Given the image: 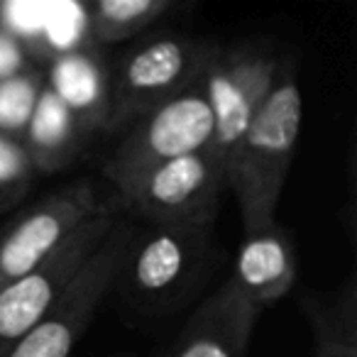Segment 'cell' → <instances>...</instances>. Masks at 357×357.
I'll return each mask as SVG.
<instances>
[{
  "mask_svg": "<svg viewBox=\"0 0 357 357\" xmlns=\"http://www.w3.org/2000/svg\"><path fill=\"white\" fill-rule=\"evenodd\" d=\"M298 277V257L287 228L274 220L264 228L245 233L235 255L230 282L262 311L284 298Z\"/></svg>",
  "mask_w": 357,
  "mask_h": 357,
  "instance_id": "cell-11",
  "label": "cell"
},
{
  "mask_svg": "<svg viewBox=\"0 0 357 357\" xmlns=\"http://www.w3.org/2000/svg\"><path fill=\"white\" fill-rule=\"evenodd\" d=\"M132 230V225L120 218L52 311L22 335L6 357H71L76 342L93 321L96 308L113 289L115 272Z\"/></svg>",
  "mask_w": 357,
  "mask_h": 357,
  "instance_id": "cell-7",
  "label": "cell"
},
{
  "mask_svg": "<svg viewBox=\"0 0 357 357\" xmlns=\"http://www.w3.org/2000/svg\"><path fill=\"white\" fill-rule=\"evenodd\" d=\"M301 306L316 335V357H357V289L352 274L335 301L303 296Z\"/></svg>",
  "mask_w": 357,
  "mask_h": 357,
  "instance_id": "cell-14",
  "label": "cell"
},
{
  "mask_svg": "<svg viewBox=\"0 0 357 357\" xmlns=\"http://www.w3.org/2000/svg\"><path fill=\"white\" fill-rule=\"evenodd\" d=\"M30 61H27V52L22 40H17L10 30L0 25V81L13 79V76L27 74Z\"/></svg>",
  "mask_w": 357,
  "mask_h": 357,
  "instance_id": "cell-18",
  "label": "cell"
},
{
  "mask_svg": "<svg viewBox=\"0 0 357 357\" xmlns=\"http://www.w3.org/2000/svg\"><path fill=\"white\" fill-rule=\"evenodd\" d=\"M47 81L35 71L0 81V132L20 139Z\"/></svg>",
  "mask_w": 357,
  "mask_h": 357,
  "instance_id": "cell-16",
  "label": "cell"
},
{
  "mask_svg": "<svg viewBox=\"0 0 357 357\" xmlns=\"http://www.w3.org/2000/svg\"><path fill=\"white\" fill-rule=\"evenodd\" d=\"M118 220V208L108 204L79 225L42 267L0 289V357H6L10 347L52 311Z\"/></svg>",
  "mask_w": 357,
  "mask_h": 357,
  "instance_id": "cell-6",
  "label": "cell"
},
{
  "mask_svg": "<svg viewBox=\"0 0 357 357\" xmlns=\"http://www.w3.org/2000/svg\"><path fill=\"white\" fill-rule=\"evenodd\" d=\"M56 81L50 84L61 103L69 108L79 128L91 130L105 125L108 113V81L103 79L98 61L89 54L61 56L54 69Z\"/></svg>",
  "mask_w": 357,
  "mask_h": 357,
  "instance_id": "cell-13",
  "label": "cell"
},
{
  "mask_svg": "<svg viewBox=\"0 0 357 357\" xmlns=\"http://www.w3.org/2000/svg\"><path fill=\"white\" fill-rule=\"evenodd\" d=\"M105 206L91 181H74L8 220L0 228V289L42 267L79 225Z\"/></svg>",
  "mask_w": 357,
  "mask_h": 357,
  "instance_id": "cell-9",
  "label": "cell"
},
{
  "mask_svg": "<svg viewBox=\"0 0 357 357\" xmlns=\"http://www.w3.org/2000/svg\"><path fill=\"white\" fill-rule=\"evenodd\" d=\"M213 139V118L199 79L167 103L157 105L130 125L105 164L108 181L142 172L154 164L204 152Z\"/></svg>",
  "mask_w": 357,
  "mask_h": 357,
  "instance_id": "cell-8",
  "label": "cell"
},
{
  "mask_svg": "<svg viewBox=\"0 0 357 357\" xmlns=\"http://www.w3.org/2000/svg\"><path fill=\"white\" fill-rule=\"evenodd\" d=\"M128 213L157 228H213L225 172L208 152L154 164L113 181Z\"/></svg>",
  "mask_w": 357,
  "mask_h": 357,
  "instance_id": "cell-3",
  "label": "cell"
},
{
  "mask_svg": "<svg viewBox=\"0 0 357 357\" xmlns=\"http://www.w3.org/2000/svg\"><path fill=\"white\" fill-rule=\"evenodd\" d=\"M208 47L184 35H159L139 42L118 61L108 81L105 128L118 130L132 125L194 84Z\"/></svg>",
  "mask_w": 357,
  "mask_h": 357,
  "instance_id": "cell-4",
  "label": "cell"
},
{
  "mask_svg": "<svg viewBox=\"0 0 357 357\" xmlns=\"http://www.w3.org/2000/svg\"><path fill=\"white\" fill-rule=\"evenodd\" d=\"M257 318L259 308L228 279L201 303L164 357H245Z\"/></svg>",
  "mask_w": 357,
  "mask_h": 357,
  "instance_id": "cell-10",
  "label": "cell"
},
{
  "mask_svg": "<svg viewBox=\"0 0 357 357\" xmlns=\"http://www.w3.org/2000/svg\"><path fill=\"white\" fill-rule=\"evenodd\" d=\"M35 174L32 159L20 139L0 132V211L15 206L27 194Z\"/></svg>",
  "mask_w": 357,
  "mask_h": 357,
  "instance_id": "cell-17",
  "label": "cell"
},
{
  "mask_svg": "<svg viewBox=\"0 0 357 357\" xmlns=\"http://www.w3.org/2000/svg\"><path fill=\"white\" fill-rule=\"evenodd\" d=\"M84 139V130L74 120L61 98L50 84H45L35 103L30 120L20 135L22 147L27 149L35 172H56L61 169Z\"/></svg>",
  "mask_w": 357,
  "mask_h": 357,
  "instance_id": "cell-12",
  "label": "cell"
},
{
  "mask_svg": "<svg viewBox=\"0 0 357 357\" xmlns=\"http://www.w3.org/2000/svg\"><path fill=\"white\" fill-rule=\"evenodd\" d=\"M172 8V0H96L86 6L89 32L98 45H115L147 30Z\"/></svg>",
  "mask_w": 357,
  "mask_h": 357,
  "instance_id": "cell-15",
  "label": "cell"
},
{
  "mask_svg": "<svg viewBox=\"0 0 357 357\" xmlns=\"http://www.w3.org/2000/svg\"><path fill=\"white\" fill-rule=\"evenodd\" d=\"M277 71V56L255 45L208 47L199 74L201 91L213 118V139L206 152L223 167V172L233 147L267 98Z\"/></svg>",
  "mask_w": 357,
  "mask_h": 357,
  "instance_id": "cell-5",
  "label": "cell"
},
{
  "mask_svg": "<svg viewBox=\"0 0 357 357\" xmlns=\"http://www.w3.org/2000/svg\"><path fill=\"white\" fill-rule=\"evenodd\" d=\"M301 123V89L294 71L279 64L267 98L225 162V184L238 199L245 233L277 220L274 213L296 154Z\"/></svg>",
  "mask_w": 357,
  "mask_h": 357,
  "instance_id": "cell-1",
  "label": "cell"
},
{
  "mask_svg": "<svg viewBox=\"0 0 357 357\" xmlns=\"http://www.w3.org/2000/svg\"><path fill=\"white\" fill-rule=\"evenodd\" d=\"M211 257L213 228L149 225L144 233L132 230L113 287L139 311H167L199 287Z\"/></svg>",
  "mask_w": 357,
  "mask_h": 357,
  "instance_id": "cell-2",
  "label": "cell"
}]
</instances>
